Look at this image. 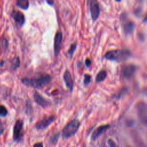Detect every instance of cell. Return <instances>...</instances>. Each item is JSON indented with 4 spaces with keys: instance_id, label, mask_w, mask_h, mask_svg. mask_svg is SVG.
Masks as SVG:
<instances>
[{
    "instance_id": "5b68a950",
    "label": "cell",
    "mask_w": 147,
    "mask_h": 147,
    "mask_svg": "<svg viewBox=\"0 0 147 147\" xmlns=\"http://www.w3.org/2000/svg\"><path fill=\"white\" fill-rule=\"evenodd\" d=\"M137 70V66L133 64H126L121 69V76L124 79L131 78Z\"/></svg>"
},
{
    "instance_id": "2e32d148",
    "label": "cell",
    "mask_w": 147,
    "mask_h": 147,
    "mask_svg": "<svg viewBox=\"0 0 147 147\" xmlns=\"http://www.w3.org/2000/svg\"><path fill=\"white\" fill-rule=\"evenodd\" d=\"M106 75H107V72L105 70L100 71L96 76V79H95L96 82L99 83L100 82L103 81L105 79Z\"/></svg>"
},
{
    "instance_id": "52a82bcc",
    "label": "cell",
    "mask_w": 147,
    "mask_h": 147,
    "mask_svg": "<svg viewBox=\"0 0 147 147\" xmlns=\"http://www.w3.org/2000/svg\"><path fill=\"white\" fill-rule=\"evenodd\" d=\"M88 5L89 6L91 18L95 21L98 18L100 13L99 3L97 0H88Z\"/></svg>"
},
{
    "instance_id": "ac0fdd59",
    "label": "cell",
    "mask_w": 147,
    "mask_h": 147,
    "mask_svg": "<svg viewBox=\"0 0 147 147\" xmlns=\"http://www.w3.org/2000/svg\"><path fill=\"white\" fill-rule=\"evenodd\" d=\"M8 43L7 41L5 38H1L0 40V49L2 50V51L6 49L7 48Z\"/></svg>"
},
{
    "instance_id": "7402d4cb",
    "label": "cell",
    "mask_w": 147,
    "mask_h": 147,
    "mask_svg": "<svg viewBox=\"0 0 147 147\" xmlns=\"http://www.w3.org/2000/svg\"><path fill=\"white\" fill-rule=\"evenodd\" d=\"M91 76L90 75L86 74L84 75V84L85 86H87L89 84L90 82H91Z\"/></svg>"
},
{
    "instance_id": "4fadbf2b",
    "label": "cell",
    "mask_w": 147,
    "mask_h": 147,
    "mask_svg": "<svg viewBox=\"0 0 147 147\" xmlns=\"http://www.w3.org/2000/svg\"><path fill=\"white\" fill-rule=\"evenodd\" d=\"M63 79L65 84L66 87L70 90L72 91L73 89V86H74V83H73V80L72 79L71 75L69 72V71L67 70L63 75Z\"/></svg>"
},
{
    "instance_id": "d4e9b609",
    "label": "cell",
    "mask_w": 147,
    "mask_h": 147,
    "mask_svg": "<svg viewBox=\"0 0 147 147\" xmlns=\"http://www.w3.org/2000/svg\"><path fill=\"white\" fill-rule=\"evenodd\" d=\"M85 64H86V65L87 67H89L91 64V61L89 59H87L85 61Z\"/></svg>"
},
{
    "instance_id": "8992f818",
    "label": "cell",
    "mask_w": 147,
    "mask_h": 147,
    "mask_svg": "<svg viewBox=\"0 0 147 147\" xmlns=\"http://www.w3.org/2000/svg\"><path fill=\"white\" fill-rule=\"evenodd\" d=\"M137 115L142 123L146 125L147 121L146 105L144 102H139L136 106Z\"/></svg>"
},
{
    "instance_id": "5bb4252c",
    "label": "cell",
    "mask_w": 147,
    "mask_h": 147,
    "mask_svg": "<svg viewBox=\"0 0 147 147\" xmlns=\"http://www.w3.org/2000/svg\"><path fill=\"white\" fill-rule=\"evenodd\" d=\"M13 17L15 22L20 26L23 25L25 22L24 15L20 11H14L13 13Z\"/></svg>"
},
{
    "instance_id": "9a60e30c",
    "label": "cell",
    "mask_w": 147,
    "mask_h": 147,
    "mask_svg": "<svg viewBox=\"0 0 147 147\" xmlns=\"http://www.w3.org/2000/svg\"><path fill=\"white\" fill-rule=\"evenodd\" d=\"M16 5L18 7L26 10L28 8L29 6V3L28 0H17Z\"/></svg>"
},
{
    "instance_id": "9c48e42d",
    "label": "cell",
    "mask_w": 147,
    "mask_h": 147,
    "mask_svg": "<svg viewBox=\"0 0 147 147\" xmlns=\"http://www.w3.org/2000/svg\"><path fill=\"white\" fill-rule=\"evenodd\" d=\"M62 40H63L62 33L60 31L57 32V33H56L55 36L54 45H53L54 53H55V56H57L60 51V48H61V43H62Z\"/></svg>"
},
{
    "instance_id": "3957f363",
    "label": "cell",
    "mask_w": 147,
    "mask_h": 147,
    "mask_svg": "<svg viewBox=\"0 0 147 147\" xmlns=\"http://www.w3.org/2000/svg\"><path fill=\"white\" fill-rule=\"evenodd\" d=\"M80 122L77 119H74L69 122L63 129V138H68L74 136L78 130Z\"/></svg>"
},
{
    "instance_id": "e0dca14e",
    "label": "cell",
    "mask_w": 147,
    "mask_h": 147,
    "mask_svg": "<svg viewBox=\"0 0 147 147\" xmlns=\"http://www.w3.org/2000/svg\"><path fill=\"white\" fill-rule=\"evenodd\" d=\"M20 65V61L18 57H15L11 63V68L13 70L16 69L18 67H19Z\"/></svg>"
},
{
    "instance_id": "f1b7e54d",
    "label": "cell",
    "mask_w": 147,
    "mask_h": 147,
    "mask_svg": "<svg viewBox=\"0 0 147 147\" xmlns=\"http://www.w3.org/2000/svg\"><path fill=\"white\" fill-rule=\"evenodd\" d=\"M117 2H120L121 0H115Z\"/></svg>"
},
{
    "instance_id": "7c38bea8",
    "label": "cell",
    "mask_w": 147,
    "mask_h": 147,
    "mask_svg": "<svg viewBox=\"0 0 147 147\" xmlns=\"http://www.w3.org/2000/svg\"><path fill=\"white\" fill-rule=\"evenodd\" d=\"M123 32L126 35L131 34L135 29V24L130 21L124 22L122 24Z\"/></svg>"
},
{
    "instance_id": "484cf974",
    "label": "cell",
    "mask_w": 147,
    "mask_h": 147,
    "mask_svg": "<svg viewBox=\"0 0 147 147\" xmlns=\"http://www.w3.org/2000/svg\"><path fill=\"white\" fill-rule=\"evenodd\" d=\"M33 147H43V144L42 142H37L34 144Z\"/></svg>"
},
{
    "instance_id": "cb8c5ba5",
    "label": "cell",
    "mask_w": 147,
    "mask_h": 147,
    "mask_svg": "<svg viewBox=\"0 0 147 147\" xmlns=\"http://www.w3.org/2000/svg\"><path fill=\"white\" fill-rule=\"evenodd\" d=\"M107 143L109 144V145L110 147H118V146L116 145V144L111 139H109L107 141Z\"/></svg>"
},
{
    "instance_id": "30bf717a",
    "label": "cell",
    "mask_w": 147,
    "mask_h": 147,
    "mask_svg": "<svg viewBox=\"0 0 147 147\" xmlns=\"http://www.w3.org/2000/svg\"><path fill=\"white\" fill-rule=\"evenodd\" d=\"M33 99L35 102L42 107L45 108L50 105V103L42 96H41L38 92L36 91L33 95Z\"/></svg>"
},
{
    "instance_id": "44dd1931",
    "label": "cell",
    "mask_w": 147,
    "mask_h": 147,
    "mask_svg": "<svg viewBox=\"0 0 147 147\" xmlns=\"http://www.w3.org/2000/svg\"><path fill=\"white\" fill-rule=\"evenodd\" d=\"M76 44H75V43L72 44L70 46V48H69V50H68V54L70 55L71 57H72V55H74V52H75V50H76Z\"/></svg>"
},
{
    "instance_id": "d6986e66",
    "label": "cell",
    "mask_w": 147,
    "mask_h": 147,
    "mask_svg": "<svg viewBox=\"0 0 147 147\" xmlns=\"http://www.w3.org/2000/svg\"><path fill=\"white\" fill-rule=\"evenodd\" d=\"M59 134L58 133H55L54 134H53L49 139V142L51 144H55V143H56L59 140Z\"/></svg>"
},
{
    "instance_id": "8fae6325",
    "label": "cell",
    "mask_w": 147,
    "mask_h": 147,
    "mask_svg": "<svg viewBox=\"0 0 147 147\" xmlns=\"http://www.w3.org/2000/svg\"><path fill=\"white\" fill-rule=\"evenodd\" d=\"M110 126L109 125H103L98 127L92 133L91 135V140H96L101 134H103L105 131L109 129Z\"/></svg>"
},
{
    "instance_id": "277c9868",
    "label": "cell",
    "mask_w": 147,
    "mask_h": 147,
    "mask_svg": "<svg viewBox=\"0 0 147 147\" xmlns=\"http://www.w3.org/2000/svg\"><path fill=\"white\" fill-rule=\"evenodd\" d=\"M23 121L18 119L13 127V140L16 142L20 141L23 136Z\"/></svg>"
},
{
    "instance_id": "4316f807",
    "label": "cell",
    "mask_w": 147,
    "mask_h": 147,
    "mask_svg": "<svg viewBox=\"0 0 147 147\" xmlns=\"http://www.w3.org/2000/svg\"><path fill=\"white\" fill-rule=\"evenodd\" d=\"M46 1L49 5H52L53 3V0H46Z\"/></svg>"
},
{
    "instance_id": "603a6c76",
    "label": "cell",
    "mask_w": 147,
    "mask_h": 147,
    "mask_svg": "<svg viewBox=\"0 0 147 147\" xmlns=\"http://www.w3.org/2000/svg\"><path fill=\"white\" fill-rule=\"evenodd\" d=\"M5 131V126L3 122L0 120V136Z\"/></svg>"
},
{
    "instance_id": "ba28073f",
    "label": "cell",
    "mask_w": 147,
    "mask_h": 147,
    "mask_svg": "<svg viewBox=\"0 0 147 147\" xmlns=\"http://www.w3.org/2000/svg\"><path fill=\"white\" fill-rule=\"evenodd\" d=\"M55 120V117L53 115L47 117L39 121L35 125V127L38 130H42L48 127Z\"/></svg>"
},
{
    "instance_id": "6da1fadb",
    "label": "cell",
    "mask_w": 147,
    "mask_h": 147,
    "mask_svg": "<svg viewBox=\"0 0 147 147\" xmlns=\"http://www.w3.org/2000/svg\"><path fill=\"white\" fill-rule=\"evenodd\" d=\"M52 80L50 75H42L37 78H25L21 80L22 83L25 86L34 88H40L49 84Z\"/></svg>"
},
{
    "instance_id": "83f0119b",
    "label": "cell",
    "mask_w": 147,
    "mask_h": 147,
    "mask_svg": "<svg viewBox=\"0 0 147 147\" xmlns=\"http://www.w3.org/2000/svg\"><path fill=\"white\" fill-rule=\"evenodd\" d=\"M3 63H4V61H0V67H2L3 65Z\"/></svg>"
},
{
    "instance_id": "7a4b0ae2",
    "label": "cell",
    "mask_w": 147,
    "mask_h": 147,
    "mask_svg": "<svg viewBox=\"0 0 147 147\" xmlns=\"http://www.w3.org/2000/svg\"><path fill=\"white\" fill-rule=\"evenodd\" d=\"M131 56V53L127 49L112 50L107 52L104 56V57L109 60L121 62L128 59Z\"/></svg>"
},
{
    "instance_id": "ffe728a7",
    "label": "cell",
    "mask_w": 147,
    "mask_h": 147,
    "mask_svg": "<svg viewBox=\"0 0 147 147\" xmlns=\"http://www.w3.org/2000/svg\"><path fill=\"white\" fill-rule=\"evenodd\" d=\"M7 114V110L6 108L3 105H0V117H5Z\"/></svg>"
}]
</instances>
